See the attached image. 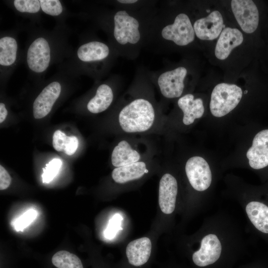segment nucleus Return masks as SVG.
Returning <instances> with one entry per match:
<instances>
[{"label": "nucleus", "instance_id": "1", "mask_svg": "<svg viewBox=\"0 0 268 268\" xmlns=\"http://www.w3.org/2000/svg\"><path fill=\"white\" fill-rule=\"evenodd\" d=\"M155 120L152 105L148 100L138 98L125 106L119 115V122L126 133H141L150 129Z\"/></svg>", "mask_w": 268, "mask_h": 268}, {"label": "nucleus", "instance_id": "2", "mask_svg": "<svg viewBox=\"0 0 268 268\" xmlns=\"http://www.w3.org/2000/svg\"><path fill=\"white\" fill-rule=\"evenodd\" d=\"M242 96L240 87L235 84L221 83L213 88L209 104L210 110L216 117H223L233 110Z\"/></svg>", "mask_w": 268, "mask_h": 268}, {"label": "nucleus", "instance_id": "3", "mask_svg": "<svg viewBox=\"0 0 268 268\" xmlns=\"http://www.w3.org/2000/svg\"><path fill=\"white\" fill-rule=\"evenodd\" d=\"M114 36L121 45L136 44L140 40L138 21L125 10H119L114 16Z\"/></svg>", "mask_w": 268, "mask_h": 268}, {"label": "nucleus", "instance_id": "4", "mask_svg": "<svg viewBox=\"0 0 268 268\" xmlns=\"http://www.w3.org/2000/svg\"><path fill=\"white\" fill-rule=\"evenodd\" d=\"M195 31L189 17L185 13H180L174 23L165 26L161 35L167 40L172 41L179 46H186L195 39Z\"/></svg>", "mask_w": 268, "mask_h": 268}, {"label": "nucleus", "instance_id": "5", "mask_svg": "<svg viewBox=\"0 0 268 268\" xmlns=\"http://www.w3.org/2000/svg\"><path fill=\"white\" fill-rule=\"evenodd\" d=\"M185 171L192 187L198 191H204L210 186L212 175L208 163L202 157L193 156L185 165Z\"/></svg>", "mask_w": 268, "mask_h": 268}, {"label": "nucleus", "instance_id": "6", "mask_svg": "<svg viewBox=\"0 0 268 268\" xmlns=\"http://www.w3.org/2000/svg\"><path fill=\"white\" fill-rule=\"evenodd\" d=\"M231 8L242 30L246 33H252L259 24V12L257 6L251 0H233Z\"/></svg>", "mask_w": 268, "mask_h": 268}, {"label": "nucleus", "instance_id": "7", "mask_svg": "<svg viewBox=\"0 0 268 268\" xmlns=\"http://www.w3.org/2000/svg\"><path fill=\"white\" fill-rule=\"evenodd\" d=\"M221 251L222 245L217 236L208 234L202 239L200 249L193 253L192 260L196 266L205 267L217 261Z\"/></svg>", "mask_w": 268, "mask_h": 268}, {"label": "nucleus", "instance_id": "8", "mask_svg": "<svg viewBox=\"0 0 268 268\" xmlns=\"http://www.w3.org/2000/svg\"><path fill=\"white\" fill-rule=\"evenodd\" d=\"M187 73L185 67H180L160 74L157 83L161 94L168 98L180 97L184 88V80Z\"/></svg>", "mask_w": 268, "mask_h": 268}, {"label": "nucleus", "instance_id": "9", "mask_svg": "<svg viewBox=\"0 0 268 268\" xmlns=\"http://www.w3.org/2000/svg\"><path fill=\"white\" fill-rule=\"evenodd\" d=\"M246 156L250 166L254 169L268 167V129L262 130L256 134Z\"/></svg>", "mask_w": 268, "mask_h": 268}, {"label": "nucleus", "instance_id": "10", "mask_svg": "<svg viewBox=\"0 0 268 268\" xmlns=\"http://www.w3.org/2000/svg\"><path fill=\"white\" fill-rule=\"evenodd\" d=\"M26 59L29 68L34 72L41 73L46 70L51 59L48 41L43 37L36 39L29 47Z\"/></svg>", "mask_w": 268, "mask_h": 268}, {"label": "nucleus", "instance_id": "11", "mask_svg": "<svg viewBox=\"0 0 268 268\" xmlns=\"http://www.w3.org/2000/svg\"><path fill=\"white\" fill-rule=\"evenodd\" d=\"M224 27L221 14L217 10L211 12L207 17L198 19L193 28L200 39L212 40L218 37Z\"/></svg>", "mask_w": 268, "mask_h": 268}, {"label": "nucleus", "instance_id": "12", "mask_svg": "<svg viewBox=\"0 0 268 268\" xmlns=\"http://www.w3.org/2000/svg\"><path fill=\"white\" fill-rule=\"evenodd\" d=\"M61 92V84L54 81L46 86L33 103V116L36 119L47 116L59 98Z\"/></svg>", "mask_w": 268, "mask_h": 268}, {"label": "nucleus", "instance_id": "13", "mask_svg": "<svg viewBox=\"0 0 268 268\" xmlns=\"http://www.w3.org/2000/svg\"><path fill=\"white\" fill-rule=\"evenodd\" d=\"M178 184L175 178L169 173L163 175L159 182L158 201L161 211L172 213L175 208Z\"/></svg>", "mask_w": 268, "mask_h": 268}, {"label": "nucleus", "instance_id": "14", "mask_svg": "<svg viewBox=\"0 0 268 268\" xmlns=\"http://www.w3.org/2000/svg\"><path fill=\"white\" fill-rule=\"evenodd\" d=\"M152 245L147 237H142L130 242L126 249L127 262L134 268L144 266L149 260Z\"/></svg>", "mask_w": 268, "mask_h": 268}, {"label": "nucleus", "instance_id": "15", "mask_svg": "<svg viewBox=\"0 0 268 268\" xmlns=\"http://www.w3.org/2000/svg\"><path fill=\"white\" fill-rule=\"evenodd\" d=\"M243 41L241 32L236 28L225 27L220 34L215 48V55L219 60L226 59L235 47Z\"/></svg>", "mask_w": 268, "mask_h": 268}, {"label": "nucleus", "instance_id": "16", "mask_svg": "<svg viewBox=\"0 0 268 268\" xmlns=\"http://www.w3.org/2000/svg\"><path fill=\"white\" fill-rule=\"evenodd\" d=\"M178 105L183 112V122L185 125L193 124L196 119L201 117L204 108L201 98L194 99L192 94H186L178 101Z\"/></svg>", "mask_w": 268, "mask_h": 268}, {"label": "nucleus", "instance_id": "17", "mask_svg": "<svg viewBox=\"0 0 268 268\" xmlns=\"http://www.w3.org/2000/svg\"><path fill=\"white\" fill-rule=\"evenodd\" d=\"M148 172L146 164L142 161L116 167L112 173L113 179L116 183L124 184L138 179Z\"/></svg>", "mask_w": 268, "mask_h": 268}, {"label": "nucleus", "instance_id": "18", "mask_svg": "<svg viewBox=\"0 0 268 268\" xmlns=\"http://www.w3.org/2000/svg\"><path fill=\"white\" fill-rule=\"evenodd\" d=\"M246 212L254 226L259 231L268 233V206L264 203L252 201L246 206Z\"/></svg>", "mask_w": 268, "mask_h": 268}, {"label": "nucleus", "instance_id": "19", "mask_svg": "<svg viewBox=\"0 0 268 268\" xmlns=\"http://www.w3.org/2000/svg\"><path fill=\"white\" fill-rule=\"evenodd\" d=\"M139 153L133 149L126 140H122L114 147L111 156L112 165L119 167L138 162Z\"/></svg>", "mask_w": 268, "mask_h": 268}, {"label": "nucleus", "instance_id": "20", "mask_svg": "<svg viewBox=\"0 0 268 268\" xmlns=\"http://www.w3.org/2000/svg\"><path fill=\"white\" fill-rule=\"evenodd\" d=\"M109 48L106 44L98 41L90 42L80 46L77 55L81 61L89 62L100 61L107 58Z\"/></svg>", "mask_w": 268, "mask_h": 268}, {"label": "nucleus", "instance_id": "21", "mask_svg": "<svg viewBox=\"0 0 268 268\" xmlns=\"http://www.w3.org/2000/svg\"><path fill=\"white\" fill-rule=\"evenodd\" d=\"M113 100V93L108 85L103 84L97 88L95 95L88 102L87 108L92 113H99L106 110Z\"/></svg>", "mask_w": 268, "mask_h": 268}, {"label": "nucleus", "instance_id": "22", "mask_svg": "<svg viewBox=\"0 0 268 268\" xmlns=\"http://www.w3.org/2000/svg\"><path fill=\"white\" fill-rule=\"evenodd\" d=\"M17 44L11 37L6 36L0 39V65L9 66L15 61L17 56Z\"/></svg>", "mask_w": 268, "mask_h": 268}, {"label": "nucleus", "instance_id": "23", "mask_svg": "<svg viewBox=\"0 0 268 268\" xmlns=\"http://www.w3.org/2000/svg\"><path fill=\"white\" fill-rule=\"evenodd\" d=\"M52 264L57 268H83L80 259L66 251H60L54 255Z\"/></svg>", "mask_w": 268, "mask_h": 268}, {"label": "nucleus", "instance_id": "24", "mask_svg": "<svg viewBox=\"0 0 268 268\" xmlns=\"http://www.w3.org/2000/svg\"><path fill=\"white\" fill-rule=\"evenodd\" d=\"M122 221L123 217L120 214L117 213L112 216L104 231V236L106 239H114L119 231L123 229L121 226Z\"/></svg>", "mask_w": 268, "mask_h": 268}, {"label": "nucleus", "instance_id": "25", "mask_svg": "<svg viewBox=\"0 0 268 268\" xmlns=\"http://www.w3.org/2000/svg\"><path fill=\"white\" fill-rule=\"evenodd\" d=\"M62 161L59 158H54L46 165L43 169L42 175L44 183L51 182L57 175L61 166Z\"/></svg>", "mask_w": 268, "mask_h": 268}, {"label": "nucleus", "instance_id": "26", "mask_svg": "<svg viewBox=\"0 0 268 268\" xmlns=\"http://www.w3.org/2000/svg\"><path fill=\"white\" fill-rule=\"evenodd\" d=\"M37 212L36 210L30 209L14 220L13 226L17 231H22L28 227L36 218Z\"/></svg>", "mask_w": 268, "mask_h": 268}, {"label": "nucleus", "instance_id": "27", "mask_svg": "<svg viewBox=\"0 0 268 268\" xmlns=\"http://www.w3.org/2000/svg\"><path fill=\"white\" fill-rule=\"evenodd\" d=\"M13 4L15 8L21 12L37 13L41 8L38 0H15Z\"/></svg>", "mask_w": 268, "mask_h": 268}, {"label": "nucleus", "instance_id": "28", "mask_svg": "<svg viewBox=\"0 0 268 268\" xmlns=\"http://www.w3.org/2000/svg\"><path fill=\"white\" fill-rule=\"evenodd\" d=\"M40 6L45 13L52 15H60L63 11V7L58 0H40Z\"/></svg>", "mask_w": 268, "mask_h": 268}, {"label": "nucleus", "instance_id": "29", "mask_svg": "<svg viewBox=\"0 0 268 268\" xmlns=\"http://www.w3.org/2000/svg\"><path fill=\"white\" fill-rule=\"evenodd\" d=\"M67 136L60 130L56 131L53 136V146L58 151H64L68 139Z\"/></svg>", "mask_w": 268, "mask_h": 268}, {"label": "nucleus", "instance_id": "30", "mask_svg": "<svg viewBox=\"0 0 268 268\" xmlns=\"http://www.w3.org/2000/svg\"><path fill=\"white\" fill-rule=\"evenodd\" d=\"M78 146V138L73 135L69 136L64 152L67 155H72L76 151Z\"/></svg>", "mask_w": 268, "mask_h": 268}, {"label": "nucleus", "instance_id": "31", "mask_svg": "<svg viewBox=\"0 0 268 268\" xmlns=\"http://www.w3.org/2000/svg\"><path fill=\"white\" fill-rule=\"evenodd\" d=\"M11 183V177L6 170L2 166H0V190H3L7 189Z\"/></svg>", "mask_w": 268, "mask_h": 268}, {"label": "nucleus", "instance_id": "32", "mask_svg": "<svg viewBox=\"0 0 268 268\" xmlns=\"http://www.w3.org/2000/svg\"><path fill=\"white\" fill-rule=\"evenodd\" d=\"M7 111L4 103H0V123H2L6 119Z\"/></svg>", "mask_w": 268, "mask_h": 268}, {"label": "nucleus", "instance_id": "33", "mask_svg": "<svg viewBox=\"0 0 268 268\" xmlns=\"http://www.w3.org/2000/svg\"><path fill=\"white\" fill-rule=\"evenodd\" d=\"M137 0H118V2L122 3H125V4H131L134 3L136 2H137Z\"/></svg>", "mask_w": 268, "mask_h": 268}, {"label": "nucleus", "instance_id": "34", "mask_svg": "<svg viewBox=\"0 0 268 268\" xmlns=\"http://www.w3.org/2000/svg\"><path fill=\"white\" fill-rule=\"evenodd\" d=\"M247 92H248V90H246V91H244V93H245V94H247Z\"/></svg>", "mask_w": 268, "mask_h": 268}]
</instances>
